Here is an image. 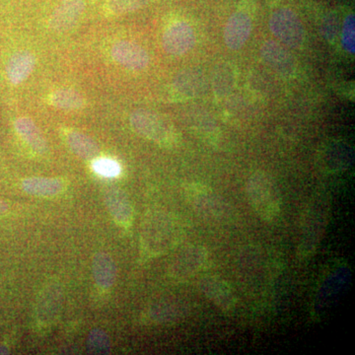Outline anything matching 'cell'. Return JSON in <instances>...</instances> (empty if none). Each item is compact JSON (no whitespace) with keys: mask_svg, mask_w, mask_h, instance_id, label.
I'll list each match as a JSON object with an SVG mask.
<instances>
[{"mask_svg":"<svg viewBox=\"0 0 355 355\" xmlns=\"http://www.w3.org/2000/svg\"><path fill=\"white\" fill-rule=\"evenodd\" d=\"M184 230L176 217L166 212H151L141 228V245L146 254L160 256L179 246Z\"/></svg>","mask_w":355,"mask_h":355,"instance_id":"obj_1","label":"cell"},{"mask_svg":"<svg viewBox=\"0 0 355 355\" xmlns=\"http://www.w3.org/2000/svg\"><path fill=\"white\" fill-rule=\"evenodd\" d=\"M248 200L254 211L263 221L273 222L282 211V198L277 186L263 172H254L246 184Z\"/></svg>","mask_w":355,"mask_h":355,"instance_id":"obj_2","label":"cell"},{"mask_svg":"<svg viewBox=\"0 0 355 355\" xmlns=\"http://www.w3.org/2000/svg\"><path fill=\"white\" fill-rule=\"evenodd\" d=\"M130 123L137 135L161 146H170L176 141V133L170 123L153 111L135 110L130 114Z\"/></svg>","mask_w":355,"mask_h":355,"instance_id":"obj_3","label":"cell"},{"mask_svg":"<svg viewBox=\"0 0 355 355\" xmlns=\"http://www.w3.org/2000/svg\"><path fill=\"white\" fill-rule=\"evenodd\" d=\"M209 261V252L200 245H187L170 263L169 275L177 280H188L202 272Z\"/></svg>","mask_w":355,"mask_h":355,"instance_id":"obj_4","label":"cell"},{"mask_svg":"<svg viewBox=\"0 0 355 355\" xmlns=\"http://www.w3.org/2000/svg\"><path fill=\"white\" fill-rule=\"evenodd\" d=\"M270 30L282 44L292 49L300 48L305 39V29L297 14L289 8H279L272 14Z\"/></svg>","mask_w":355,"mask_h":355,"instance_id":"obj_5","label":"cell"},{"mask_svg":"<svg viewBox=\"0 0 355 355\" xmlns=\"http://www.w3.org/2000/svg\"><path fill=\"white\" fill-rule=\"evenodd\" d=\"M323 202H313L305 214L304 223H303L302 238L299 245V251L303 256H308L314 253L317 249L319 241L321 240L322 233L324 232L327 223V209Z\"/></svg>","mask_w":355,"mask_h":355,"instance_id":"obj_6","label":"cell"},{"mask_svg":"<svg viewBox=\"0 0 355 355\" xmlns=\"http://www.w3.org/2000/svg\"><path fill=\"white\" fill-rule=\"evenodd\" d=\"M62 291L58 284L51 282L44 287L36 305V321L42 328L55 324L62 306Z\"/></svg>","mask_w":355,"mask_h":355,"instance_id":"obj_7","label":"cell"},{"mask_svg":"<svg viewBox=\"0 0 355 355\" xmlns=\"http://www.w3.org/2000/svg\"><path fill=\"white\" fill-rule=\"evenodd\" d=\"M196 44V33L186 21H177L166 29L162 37L166 53L175 57L186 55Z\"/></svg>","mask_w":355,"mask_h":355,"instance_id":"obj_8","label":"cell"},{"mask_svg":"<svg viewBox=\"0 0 355 355\" xmlns=\"http://www.w3.org/2000/svg\"><path fill=\"white\" fill-rule=\"evenodd\" d=\"M200 287L203 295L222 312H232L235 309L237 303L235 294L225 280L209 275L202 277L200 282Z\"/></svg>","mask_w":355,"mask_h":355,"instance_id":"obj_9","label":"cell"},{"mask_svg":"<svg viewBox=\"0 0 355 355\" xmlns=\"http://www.w3.org/2000/svg\"><path fill=\"white\" fill-rule=\"evenodd\" d=\"M111 55L116 64L135 71L146 69L150 64V57L146 49L130 41L114 44L112 46Z\"/></svg>","mask_w":355,"mask_h":355,"instance_id":"obj_10","label":"cell"},{"mask_svg":"<svg viewBox=\"0 0 355 355\" xmlns=\"http://www.w3.org/2000/svg\"><path fill=\"white\" fill-rule=\"evenodd\" d=\"M251 17L247 13L238 11L229 17L224 27L223 39L229 50L238 51L244 46L251 36Z\"/></svg>","mask_w":355,"mask_h":355,"instance_id":"obj_11","label":"cell"},{"mask_svg":"<svg viewBox=\"0 0 355 355\" xmlns=\"http://www.w3.org/2000/svg\"><path fill=\"white\" fill-rule=\"evenodd\" d=\"M83 0H64L51 14L49 26L53 31L64 32L71 29L83 15Z\"/></svg>","mask_w":355,"mask_h":355,"instance_id":"obj_12","label":"cell"},{"mask_svg":"<svg viewBox=\"0 0 355 355\" xmlns=\"http://www.w3.org/2000/svg\"><path fill=\"white\" fill-rule=\"evenodd\" d=\"M261 55L268 67L282 76H291L295 70V60L291 53L275 42H265L261 48Z\"/></svg>","mask_w":355,"mask_h":355,"instance_id":"obj_13","label":"cell"},{"mask_svg":"<svg viewBox=\"0 0 355 355\" xmlns=\"http://www.w3.org/2000/svg\"><path fill=\"white\" fill-rule=\"evenodd\" d=\"M105 203L116 223L130 226L133 218V209L128 196L120 189L110 188L104 193Z\"/></svg>","mask_w":355,"mask_h":355,"instance_id":"obj_14","label":"cell"},{"mask_svg":"<svg viewBox=\"0 0 355 355\" xmlns=\"http://www.w3.org/2000/svg\"><path fill=\"white\" fill-rule=\"evenodd\" d=\"M36 57L28 51L14 53L6 64V77L14 86L20 85L31 76L36 67Z\"/></svg>","mask_w":355,"mask_h":355,"instance_id":"obj_15","label":"cell"},{"mask_svg":"<svg viewBox=\"0 0 355 355\" xmlns=\"http://www.w3.org/2000/svg\"><path fill=\"white\" fill-rule=\"evenodd\" d=\"M14 128L21 139L31 147L32 150L38 154L48 153V144L44 139L43 133L32 119L21 116L14 123Z\"/></svg>","mask_w":355,"mask_h":355,"instance_id":"obj_16","label":"cell"},{"mask_svg":"<svg viewBox=\"0 0 355 355\" xmlns=\"http://www.w3.org/2000/svg\"><path fill=\"white\" fill-rule=\"evenodd\" d=\"M92 272L96 284L101 288H111L116 282V263L113 258L104 252L96 254L93 258Z\"/></svg>","mask_w":355,"mask_h":355,"instance_id":"obj_17","label":"cell"},{"mask_svg":"<svg viewBox=\"0 0 355 355\" xmlns=\"http://www.w3.org/2000/svg\"><path fill=\"white\" fill-rule=\"evenodd\" d=\"M22 189L28 195L39 198H53L64 190L62 181L53 178L32 177L23 180Z\"/></svg>","mask_w":355,"mask_h":355,"instance_id":"obj_18","label":"cell"},{"mask_svg":"<svg viewBox=\"0 0 355 355\" xmlns=\"http://www.w3.org/2000/svg\"><path fill=\"white\" fill-rule=\"evenodd\" d=\"M67 146L79 158L83 160H94L100 154V148L94 140L83 132L71 130L65 137Z\"/></svg>","mask_w":355,"mask_h":355,"instance_id":"obj_19","label":"cell"},{"mask_svg":"<svg viewBox=\"0 0 355 355\" xmlns=\"http://www.w3.org/2000/svg\"><path fill=\"white\" fill-rule=\"evenodd\" d=\"M50 104L62 111H78L85 105L80 93L73 89H58L50 95Z\"/></svg>","mask_w":355,"mask_h":355,"instance_id":"obj_20","label":"cell"},{"mask_svg":"<svg viewBox=\"0 0 355 355\" xmlns=\"http://www.w3.org/2000/svg\"><path fill=\"white\" fill-rule=\"evenodd\" d=\"M87 347L93 354H108L109 350L111 349V340L106 331L101 329H94L89 333Z\"/></svg>","mask_w":355,"mask_h":355,"instance_id":"obj_21","label":"cell"},{"mask_svg":"<svg viewBox=\"0 0 355 355\" xmlns=\"http://www.w3.org/2000/svg\"><path fill=\"white\" fill-rule=\"evenodd\" d=\"M342 46L343 50L349 55L355 53V18L354 14L350 13L343 21L342 30Z\"/></svg>","mask_w":355,"mask_h":355,"instance_id":"obj_22","label":"cell"},{"mask_svg":"<svg viewBox=\"0 0 355 355\" xmlns=\"http://www.w3.org/2000/svg\"><path fill=\"white\" fill-rule=\"evenodd\" d=\"M180 311L172 306H156L147 313V319L153 323H163L179 318Z\"/></svg>","mask_w":355,"mask_h":355,"instance_id":"obj_23","label":"cell"},{"mask_svg":"<svg viewBox=\"0 0 355 355\" xmlns=\"http://www.w3.org/2000/svg\"><path fill=\"white\" fill-rule=\"evenodd\" d=\"M149 0H111L108 6L110 13L120 15L132 12L148 3Z\"/></svg>","mask_w":355,"mask_h":355,"instance_id":"obj_24","label":"cell"},{"mask_svg":"<svg viewBox=\"0 0 355 355\" xmlns=\"http://www.w3.org/2000/svg\"><path fill=\"white\" fill-rule=\"evenodd\" d=\"M92 167L97 174L104 177H116L121 173V166L119 165V163L109 158L94 159Z\"/></svg>","mask_w":355,"mask_h":355,"instance_id":"obj_25","label":"cell"},{"mask_svg":"<svg viewBox=\"0 0 355 355\" xmlns=\"http://www.w3.org/2000/svg\"><path fill=\"white\" fill-rule=\"evenodd\" d=\"M9 349L6 345H0V354H9Z\"/></svg>","mask_w":355,"mask_h":355,"instance_id":"obj_26","label":"cell"}]
</instances>
